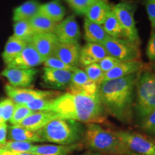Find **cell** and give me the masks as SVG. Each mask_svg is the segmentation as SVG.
I'll return each instance as SVG.
<instances>
[{
  "instance_id": "cell-31",
  "label": "cell",
  "mask_w": 155,
  "mask_h": 155,
  "mask_svg": "<svg viewBox=\"0 0 155 155\" xmlns=\"http://www.w3.org/2000/svg\"><path fill=\"white\" fill-rule=\"evenodd\" d=\"M0 147L4 150L13 153H30L33 148L34 144L30 142H25V141H9L6 142L5 145Z\"/></svg>"
},
{
  "instance_id": "cell-46",
  "label": "cell",
  "mask_w": 155,
  "mask_h": 155,
  "mask_svg": "<svg viewBox=\"0 0 155 155\" xmlns=\"http://www.w3.org/2000/svg\"><path fill=\"white\" fill-rule=\"evenodd\" d=\"M5 123L2 119V112H1V108H0V124H2Z\"/></svg>"
},
{
  "instance_id": "cell-49",
  "label": "cell",
  "mask_w": 155,
  "mask_h": 155,
  "mask_svg": "<svg viewBox=\"0 0 155 155\" xmlns=\"http://www.w3.org/2000/svg\"><path fill=\"white\" fill-rule=\"evenodd\" d=\"M153 141H154V143L155 144V139H154V140H153Z\"/></svg>"
},
{
  "instance_id": "cell-8",
  "label": "cell",
  "mask_w": 155,
  "mask_h": 155,
  "mask_svg": "<svg viewBox=\"0 0 155 155\" xmlns=\"http://www.w3.org/2000/svg\"><path fill=\"white\" fill-rule=\"evenodd\" d=\"M129 151L141 155H155V144L141 134L130 131H114Z\"/></svg>"
},
{
  "instance_id": "cell-25",
  "label": "cell",
  "mask_w": 155,
  "mask_h": 155,
  "mask_svg": "<svg viewBox=\"0 0 155 155\" xmlns=\"http://www.w3.org/2000/svg\"><path fill=\"white\" fill-rule=\"evenodd\" d=\"M28 42L11 36L6 43L5 51L2 53V59L6 65H8L12 61L19 55L28 45Z\"/></svg>"
},
{
  "instance_id": "cell-45",
  "label": "cell",
  "mask_w": 155,
  "mask_h": 155,
  "mask_svg": "<svg viewBox=\"0 0 155 155\" xmlns=\"http://www.w3.org/2000/svg\"><path fill=\"white\" fill-rule=\"evenodd\" d=\"M17 155H37L32 153H28V152H23V153H17Z\"/></svg>"
},
{
  "instance_id": "cell-41",
  "label": "cell",
  "mask_w": 155,
  "mask_h": 155,
  "mask_svg": "<svg viewBox=\"0 0 155 155\" xmlns=\"http://www.w3.org/2000/svg\"><path fill=\"white\" fill-rule=\"evenodd\" d=\"M98 86H99V85L97 84V83L94 82V81L89 80L88 82L81 88V89L79 91L86 93L87 94L91 95L96 94L98 93Z\"/></svg>"
},
{
  "instance_id": "cell-47",
  "label": "cell",
  "mask_w": 155,
  "mask_h": 155,
  "mask_svg": "<svg viewBox=\"0 0 155 155\" xmlns=\"http://www.w3.org/2000/svg\"><path fill=\"white\" fill-rule=\"evenodd\" d=\"M127 155H141V154H137V153H134V152H130L129 153V154H127Z\"/></svg>"
},
{
  "instance_id": "cell-27",
  "label": "cell",
  "mask_w": 155,
  "mask_h": 155,
  "mask_svg": "<svg viewBox=\"0 0 155 155\" xmlns=\"http://www.w3.org/2000/svg\"><path fill=\"white\" fill-rule=\"evenodd\" d=\"M102 26L109 37L125 39L124 31L122 25L112 9L108 15Z\"/></svg>"
},
{
  "instance_id": "cell-33",
  "label": "cell",
  "mask_w": 155,
  "mask_h": 155,
  "mask_svg": "<svg viewBox=\"0 0 155 155\" xmlns=\"http://www.w3.org/2000/svg\"><path fill=\"white\" fill-rule=\"evenodd\" d=\"M83 71L86 73L89 80L94 81L97 84L100 85L104 81V73L98 63L91 64L83 67Z\"/></svg>"
},
{
  "instance_id": "cell-34",
  "label": "cell",
  "mask_w": 155,
  "mask_h": 155,
  "mask_svg": "<svg viewBox=\"0 0 155 155\" xmlns=\"http://www.w3.org/2000/svg\"><path fill=\"white\" fill-rule=\"evenodd\" d=\"M32 113L33 111L24 104H15L14 113L9 121L13 126H17Z\"/></svg>"
},
{
  "instance_id": "cell-35",
  "label": "cell",
  "mask_w": 155,
  "mask_h": 155,
  "mask_svg": "<svg viewBox=\"0 0 155 155\" xmlns=\"http://www.w3.org/2000/svg\"><path fill=\"white\" fill-rule=\"evenodd\" d=\"M45 68H53L57 70H65V71H69L71 72H73L78 67L70 66L68 65H66L64 63L63 61L58 59L55 56L52 55L50 57L46 58L44 61Z\"/></svg>"
},
{
  "instance_id": "cell-10",
  "label": "cell",
  "mask_w": 155,
  "mask_h": 155,
  "mask_svg": "<svg viewBox=\"0 0 155 155\" xmlns=\"http://www.w3.org/2000/svg\"><path fill=\"white\" fill-rule=\"evenodd\" d=\"M55 35L60 42L79 43L81 33L75 15L67 17L56 27Z\"/></svg>"
},
{
  "instance_id": "cell-24",
  "label": "cell",
  "mask_w": 155,
  "mask_h": 155,
  "mask_svg": "<svg viewBox=\"0 0 155 155\" xmlns=\"http://www.w3.org/2000/svg\"><path fill=\"white\" fill-rule=\"evenodd\" d=\"M9 138L10 141L30 143L45 141L38 131L28 130L19 126H12L9 128Z\"/></svg>"
},
{
  "instance_id": "cell-39",
  "label": "cell",
  "mask_w": 155,
  "mask_h": 155,
  "mask_svg": "<svg viewBox=\"0 0 155 155\" xmlns=\"http://www.w3.org/2000/svg\"><path fill=\"white\" fill-rule=\"evenodd\" d=\"M121 62V61H120L119 60L108 55L104 59H102L98 64L99 65L102 71L105 73L108 72V71H111V69H113L114 67H116Z\"/></svg>"
},
{
  "instance_id": "cell-40",
  "label": "cell",
  "mask_w": 155,
  "mask_h": 155,
  "mask_svg": "<svg viewBox=\"0 0 155 155\" xmlns=\"http://www.w3.org/2000/svg\"><path fill=\"white\" fill-rule=\"evenodd\" d=\"M146 55L149 61L155 64V30L151 33L146 48Z\"/></svg>"
},
{
  "instance_id": "cell-13",
  "label": "cell",
  "mask_w": 155,
  "mask_h": 155,
  "mask_svg": "<svg viewBox=\"0 0 155 155\" xmlns=\"http://www.w3.org/2000/svg\"><path fill=\"white\" fill-rule=\"evenodd\" d=\"M73 72L65 70L44 68L42 80L48 87L54 89L68 88Z\"/></svg>"
},
{
  "instance_id": "cell-19",
  "label": "cell",
  "mask_w": 155,
  "mask_h": 155,
  "mask_svg": "<svg viewBox=\"0 0 155 155\" xmlns=\"http://www.w3.org/2000/svg\"><path fill=\"white\" fill-rule=\"evenodd\" d=\"M84 38L87 42L103 45L109 38L102 25L94 22L86 17L84 19Z\"/></svg>"
},
{
  "instance_id": "cell-32",
  "label": "cell",
  "mask_w": 155,
  "mask_h": 155,
  "mask_svg": "<svg viewBox=\"0 0 155 155\" xmlns=\"http://www.w3.org/2000/svg\"><path fill=\"white\" fill-rule=\"evenodd\" d=\"M55 98H42L34 100L25 104L33 112L36 111H52L53 101Z\"/></svg>"
},
{
  "instance_id": "cell-30",
  "label": "cell",
  "mask_w": 155,
  "mask_h": 155,
  "mask_svg": "<svg viewBox=\"0 0 155 155\" xmlns=\"http://www.w3.org/2000/svg\"><path fill=\"white\" fill-rule=\"evenodd\" d=\"M97 0H65L75 15L85 16L87 11Z\"/></svg>"
},
{
  "instance_id": "cell-3",
  "label": "cell",
  "mask_w": 155,
  "mask_h": 155,
  "mask_svg": "<svg viewBox=\"0 0 155 155\" xmlns=\"http://www.w3.org/2000/svg\"><path fill=\"white\" fill-rule=\"evenodd\" d=\"M83 140L89 150L104 155H127L131 152L114 131L106 130L98 124H87Z\"/></svg>"
},
{
  "instance_id": "cell-5",
  "label": "cell",
  "mask_w": 155,
  "mask_h": 155,
  "mask_svg": "<svg viewBox=\"0 0 155 155\" xmlns=\"http://www.w3.org/2000/svg\"><path fill=\"white\" fill-rule=\"evenodd\" d=\"M155 110V72L141 71L136 85L134 114L139 121Z\"/></svg>"
},
{
  "instance_id": "cell-17",
  "label": "cell",
  "mask_w": 155,
  "mask_h": 155,
  "mask_svg": "<svg viewBox=\"0 0 155 155\" xmlns=\"http://www.w3.org/2000/svg\"><path fill=\"white\" fill-rule=\"evenodd\" d=\"M108 55L106 48L101 44L86 42L82 46L80 55V66L85 67L94 63H98Z\"/></svg>"
},
{
  "instance_id": "cell-21",
  "label": "cell",
  "mask_w": 155,
  "mask_h": 155,
  "mask_svg": "<svg viewBox=\"0 0 155 155\" xmlns=\"http://www.w3.org/2000/svg\"><path fill=\"white\" fill-rule=\"evenodd\" d=\"M80 144L71 145H34L30 153L37 155H69L80 149Z\"/></svg>"
},
{
  "instance_id": "cell-44",
  "label": "cell",
  "mask_w": 155,
  "mask_h": 155,
  "mask_svg": "<svg viewBox=\"0 0 155 155\" xmlns=\"http://www.w3.org/2000/svg\"><path fill=\"white\" fill-rule=\"evenodd\" d=\"M8 154H9L8 151L4 150V149H2L1 147H0V155H8Z\"/></svg>"
},
{
  "instance_id": "cell-20",
  "label": "cell",
  "mask_w": 155,
  "mask_h": 155,
  "mask_svg": "<svg viewBox=\"0 0 155 155\" xmlns=\"http://www.w3.org/2000/svg\"><path fill=\"white\" fill-rule=\"evenodd\" d=\"M38 13L53 22L59 23L65 19L66 11L62 3V0H51L40 5Z\"/></svg>"
},
{
  "instance_id": "cell-48",
  "label": "cell",
  "mask_w": 155,
  "mask_h": 155,
  "mask_svg": "<svg viewBox=\"0 0 155 155\" xmlns=\"http://www.w3.org/2000/svg\"><path fill=\"white\" fill-rule=\"evenodd\" d=\"M152 68H153V71H154V72H155V64H153V65H152Z\"/></svg>"
},
{
  "instance_id": "cell-37",
  "label": "cell",
  "mask_w": 155,
  "mask_h": 155,
  "mask_svg": "<svg viewBox=\"0 0 155 155\" xmlns=\"http://www.w3.org/2000/svg\"><path fill=\"white\" fill-rule=\"evenodd\" d=\"M140 128L145 133L155 136V110L139 121Z\"/></svg>"
},
{
  "instance_id": "cell-36",
  "label": "cell",
  "mask_w": 155,
  "mask_h": 155,
  "mask_svg": "<svg viewBox=\"0 0 155 155\" xmlns=\"http://www.w3.org/2000/svg\"><path fill=\"white\" fill-rule=\"evenodd\" d=\"M15 104L10 98H6L0 102L2 116L5 123L9 121L15 111Z\"/></svg>"
},
{
  "instance_id": "cell-26",
  "label": "cell",
  "mask_w": 155,
  "mask_h": 155,
  "mask_svg": "<svg viewBox=\"0 0 155 155\" xmlns=\"http://www.w3.org/2000/svg\"><path fill=\"white\" fill-rule=\"evenodd\" d=\"M29 22L35 34H55L56 27L58 24L39 13L31 18Z\"/></svg>"
},
{
  "instance_id": "cell-29",
  "label": "cell",
  "mask_w": 155,
  "mask_h": 155,
  "mask_svg": "<svg viewBox=\"0 0 155 155\" xmlns=\"http://www.w3.org/2000/svg\"><path fill=\"white\" fill-rule=\"evenodd\" d=\"M89 81L88 77L83 70L77 68L73 72L71 83L68 87L69 91H79L81 88Z\"/></svg>"
},
{
  "instance_id": "cell-38",
  "label": "cell",
  "mask_w": 155,
  "mask_h": 155,
  "mask_svg": "<svg viewBox=\"0 0 155 155\" xmlns=\"http://www.w3.org/2000/svg\"><path fill=\"white\" fill-rule=\"evenodd\" d=\"M142 4L146 9L151 30L153 32L155 30V0H142Z\"/></svg>"
},
{
  "instance_id": "cell-1",
  "label": "cell",
  "mask_w": 155,
  "mask_h": 155,
  "mask_svg": "<svg viewBox=\"0 0 155 155\" xmlns=\"http://www.w3.org/2000/svg\"><path fill=\"white\" fill-rule=\"evenodd\" d=\"M141 72L122 78L103 81L98 86L106 112L122 123L130 124L133 119L136 85Z\"/></svg>"
},
{
  "instance_id": "cell-15",
  "label": "cell",
  "mask_w": 155,
  "mask_h": 155,
  "mask_svg": "<svg viewBox=\"0 0 155 155\" xmlns=\"http://www.w3.org/2000/svg\"><path fill=\"white\" fill-rule=\"evenodd\" d=\"M30 42L34 46L39 54L45 60L54 55L60 42L55 34L48 33L35 35Z\"/></svg>"
},
{
  "instance_id": "cell-6",
  "label": "cell",
  "mask_w": 155,
  "mask_h": 155,
  "mask_svg": "<svg viewBox=\"0 0 155 155\" xmlns=\"http://www.w3.org/2000/svg\"><path fill=\"white\" fill-rule=\"evenodd\" d=\"M137 8V5L134 0H121L116 5H112V10L118 17L124 31L125 39L140 46V37L134 18Z\"/></svg>"
},
{
  "instance_id": "cell-2",
  "label": "cell",
  "mask_w": 155,
  "mask_h": 155,
  "mask_svg": "<svg viewBox=\"0 0 155 155\" xmlns=\"http://www.w3.org/2000/svg\"><path fill=\"white\" fill-rule=\"evenodd\" d=\"M52 111L60 118L81 123L98 124L105 120L106 111L99 93L91 95L81 91H68L54 99Z\"/></svg>"
},
{
  "instance_id": "cell-18",
  "label": "cell",
  "mask_w": 155,
  "mask_h": 155,
  "mask_svg": "<svg viewBox=\"0 0 155 155\" xmlns=\"http://www.w3.org/2000/svg\"><path fill=\"white\" fill-rule=\"evenodd\" d=\"M57 118L60 117L53 111H36L25 118L17 126L32 131H38Z\"/></svg>"
},
{
  "instance_id": "cell-12",
  "label": "cell",
  "mask_w": 155,
  "mask_h": 155,
  "mask_svg": "<svg viewBox=\"0 0 155 155\" xmlns=\"http://www.w3.org/2000/svg\"><path fill=\"white\" fill-rule=\"evenodd\" d=\"M38 71L35 69H22L7 68L2 72V75L8 80L14 87L26 88L32 84Z\"/></svg>"
},
{
  "instance_id": "cell-42",
  "label": "cell",
  "mask_w": 155,
  "mask_h": 155,
  "mask_svg": "<svg viewBox=\"0 0 155 155\" xmlns=\"http://www.w3.org/2000/svg\"><path fill=\"white\" fill-rule=\"evenodd\" d=\"M7 125L6 123L0 124V146H3L7 142Z\"/></svg>"
},
{
  "instance_id": "cell-23",
  "label": "cell",
  "mask_w": 155,
  "mask_h": 155,
  "mask_svg": "<svg viewBox=\"0 0 155 155\" xmlns=\"http://www.w3.org/2000/svg\"><path fill=\"white\" fill-rule=\"evenodd\" d=\"M40 5L41 4L39 2L38 0H28L15 9L13 12V20L15 22L29 21L38 14Z\"/></svg>"
},
{
  "instance_id": "cell-7",
  "label": "cell",
  "mask_w": 155,
  "mask_h": 155,
  "mask_svg": "<svg viewBox=\"0 0 155 155\" xmlns=\"http://www.w3.org/2000/svg\"><path fill=\"white\" fill-rule=\"evenodd\" d=\"M108 55L120 61H130L139 60L141 56L139 46L124 38L109 37L103 44Z\"/></svg>"
},
{
  "instance_id": "cell-43",
  "label": "cell",
  "mask_w": 155,
  "mask_h": 155,
  "mask_svg": "<svg viewBox=\"0 0 155 155\" xmlns=\"http://www.w3.org/2000/svg\"><path fill=\"white\" fill-rule=\"evenodd\" d=\"M81 155H104V154H100V153H98V152H92V151H90V152H85V153H83V154H81Z\"/></svg>"
},
{
  "instance_id": "cell-14",
  "label": "cell",
  "mask_w": 155,
  "mask_h": 155,
  "mask_svg": "<svg viewBox=\"0 0 155 155\" xmlns=\"http://www.w3.org/2000/svg\"><path fill=\"white\" fill-rule=\"evenodd\" d=\"M81 48L79 43H63L59 42L54 53V56L70 66H80Z\"/></svg>"
},
{
  "instance_id": "cell-22",
  "label": "cell",
  "mask_w": 155,
  "mask_h": 155,
  "mask_svg": "<svg viewBox=\"0 0 155 155\" xmlns=\"http://www.w3.org/2000/svg\"><path fill=\"white\" fill-rule=\"evenodd\" d=\"M111 9L109 0H97L87 11L85 17L92 22L103 25Z\"/></svg>"
},
{
  "instance_id": "cell-16",
  "label": "cell",
  "mask_w": 155,
  "mask_h": 155,
  "mask_svg": "<svg viewBox=\"0 0 155 155\" xmlns=\"http://www.w3.org/2000/svg\"><path fill=\"white\" fill-rule=\"evenodd\" d=\"M144 63L140 60L130 61H121L111 71L105 73L104 81L122 78L138 73L145 68Z\"/></svg>"
},
{
  "instance_id": "cell-9",
  "label": "cell",
  "mask_w": 155,
  "mask_h": 155,
  "mask_svg": "<svg viewBox=\"0 0 155 155\" xmlns=\"http://www.w3.org/2000/svg\"><path fill=\"white\" fill-rule=\"evenodd\" d=\"M5 92L9 98L15 102V104H26L34 100L42 98H57L60 94L52 91H40L35 89L18 88L11 85L7 84L5 86Z\"/></svg>"
},
{
  "instance_id": "cell-28",
  "label": "cell",
  "mask_w": 155,
  "mask_h": 155,
  "mask_svg": "<svg viewBox=\"0 0 155 155\" xmlns=\"http://www.w3.org/2000/svg\"><path fill=\"white\" fill-rule=\"evenodd\" d=\"M35 34L30 23L28 20H22L15 22L14 25V35L15 38L30 42Z\"/></svg>"
},
{
  "instance_id": "cell-11",
  "label": "cell",
  "mask_w": 155,
  "mask_h": 155,
  "mask_svg": "<svg viewBox=\"0 0 155 155\" xmlns=\"http://www.w3.org/2000/svg\"><path fill=\"white\" fill-rule=\"evenodd\" d=\"M45 59L39 54L34 46L28 42L22 51L7 65V68L32 69L43 63Z\"/></svg>"
},
{
  "instance_id": "cell-4",
  "label": "cell",
  "mask_w": 155,
  "mask_h": 155,
  "mask_svg": "<svg viewBox=\"0 0 155 155\" xmlns=\"http://www.w3.org/2000/svg\"><path fill=\"white\" fill-rule=\"evenodd\" d=\"M86 126L72 119L57 118L38 131L45 141L60 145L79 144L84 137Z\"/></svg>"
}]
</instances>
